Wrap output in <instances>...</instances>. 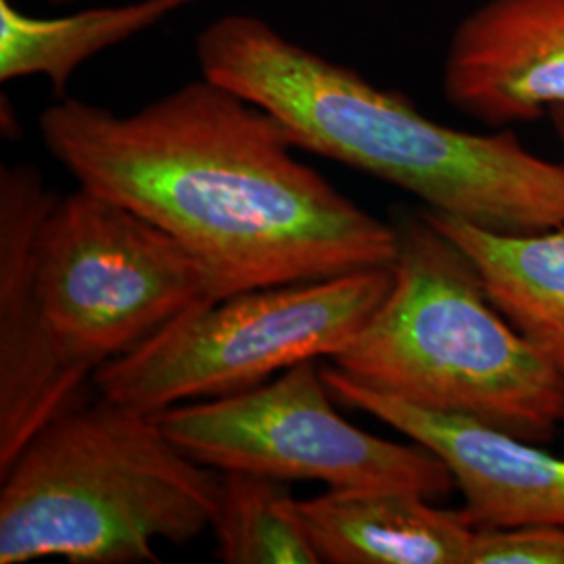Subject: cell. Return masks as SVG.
Returning <instances> with one entry per match:
<instances>
[{
	"mask_svg": "<svg viewBox=\"0 0 564 564\" xmlns=\"http://www.w3.org/2000/svg\"><path fill=\"white\" fill-rule=\"evenodd\" d=\"M39 132L78 186L182 242L218 300L398 258L395 224L302 162L272 113L205 76L130 113L59 97Z\"/></svg>",
	"mask_w": 564,
	"mask_h": 564,
	"instance_id": "6da1fadb",
	"label": "cell"
},
{
	"mask_svg": "<svg viewBox=\"0 0 564 564\" xmlns=\"http://www.w3.org/2000/svg\"><path fill=\"white\" fill-rule=\"evenodd\" d=\"M195 55L202 76L272 113L302 151L387 182L433 214L498 232L564 224V162L531 153L510 130L440 123L247 13L207 23Z\"/></svg>",
	"mask_w": 564,
	"mask_h": 564,
	"instance_id": "7a4b0ae2",
	"label": "cell"
},
{
	"mask_svg": "<svg viewBox=\"0 0 564 564\" xmlns=\"http://www.w3.org/2000/svg\"><path fill=\"white\" fill-rule=\"evenodd\" d=\"M220 487L223 473L184 454L155 414L86 400L0 470V564L160 563L158 542L212 529Z\"/></svg>",
	"mask_w": 564,
	"mask_h": 564,
	"instance_id": "3957f363",
	"label": "cell"
},
{
	"mask_svg": "<svg viewBox=\"0 0 564 564\" xmlns=\"http://www.w3.org/2000/svg\"><path fill=\"white\" fill-rule=\"evenodd\" d=\"M395 226L391 289L333 366L389 398L550 444L564 426L563 377L506 321L475 263L424 212Z\"/></svg>",
	"mask_w": 564,
	"mask_h": 564,
	"instance_id": "277c9868",
	"label": "cell"
},
{
	"mask_svg": "<svg viewBox=\"0 0 564 564\" xmlns=\"http://www.w3.org/2000/svg\"><path fill=\"white\" fill-rule=\"evenodd\" d=\"M391 281L389 265L207 303L102 364L93 387L147 414L241 393L295 364L337 356L379 310Z\"/></svg>",
	"mask_w": 564,
	"mask_h": 564,
	"instance_id": "5b68a950",
	"label": "cell"
},
{
	"mask_svg": "<svg viewBox=\"0 0 564 564\" xmlns=\"http://www.w3.org/2000/svg\"><path fill=\"white\" fill-rule=\"evenodd\" d=\"M44 310L82 362H111L191 310L216 284L182 242L137 212L78 186L48 205L36 242Z\"/></svg>",
	"mask_w": 564,
	"mask_h": 564,
	"instance_id": "8992f818",
	"label": "cell"
},
{
	"mask_svg": "<svg viewBox=\"0 0 564 564\" xmlns=\"http://www.w3.org/2000/svg\"><path fill=\"white\" fill-rule=\"evenodd\" d=\"M316 360L235 395L172 405L155 414L193 460L328 489H398L442 500L456 487L431 449L389 442L347 423Z\"/></svg>",
	"mask_w": 564,
	"mask_h": 564,
	"instance_id": "52a82bcc",
	"label": "cell"
},
{
	"mask_svg": "<svg viewBox=\"0 0 564 564\" xmlns=\"http://www.w3.org/2000/svg\"><path fill=\"white\" fill-rule=\"evenodd\" d=\"M55 197L32 163L0 170V470L67 410L97 368L72 356L42 303L36 242Z\"/></svg>",
	"mask_w": 564,
	"mask_h": 564,
	"instance_id": "ba28073f",
	"label": "cell"
},
{
	"mask_svg": "<svg viewBox=\"0 0 564 564\" xmlns=\"http://www.w3.org/2000/svg\"><path fill=\"white\" fill-rule=\"evenodd\" d=\"M324 383L339 405L366 412L410 442L431 449L463 494L475 529L564 524V458L505 429L424 410L377 393L324 366Z\"/></svg>",
	"mask_w": 564,
	"mask_h": 564,
	"instance_id": "9c48e42d",
	"label": "cell"
},
{
	"mask_svg": "<svg viewBox=\"0 0 564 564\" xmlns=\"http://www.w3.org/2000/svg\"><path fill=\"white\" fill-rule=\"evenodd\" d=\"M445 101L489 128L564 107V0H485L447 42Z\"/></svg>",
	"mask_w": 564,
	"mask_h": 564,
	"instance_id": "30bf717a",
	"label": "cell"
},
{
	"mask_svg": "<svg viewBox=\"0 0 564 564\" xmlns=\"http://www.w3.org/2000/svg\"><path fill=\"white\" fill-rule=\"evenodd\" d=\"M295 512L328 564H466L477 531L463 508L398 489H328Z\"/></svg>",
	"mask_w": 564,
	"mask_h": 564,
	"instance_id": "8fae6325",
	"label": "cell"
},
{
	"mask_svg": "<svg viewBox=\"0 0 564 564\" xmlns=\"http://www.w3.org/2000/svg\"><path fill=\"white\" fill-rule=\"evenodd\" d=\"M423 212L475 263L506 321L564 379V224L498 232Z\"/></svg>",
	"mask_w": 564,
	"mask_h": 564,
	"instance_id": "7c38bea8",
	"label": "cell"
},
{
	"mask_svg": "<svg viewBox=\"0 0 564 564\" xmlns=\"http://www.w3.org/2000/svg\"><path fill=\"white\" fill-rule=\"evenodd\" d=\"M205 0H132L41 18L0 0V82L44 78L65 97L84 63Z\"/></svg>",
	"mask_w": 564,
	"mask_h": 564,
	"instance_id": "4fadbf2b",
	"label": "cell"
},
{
	"mask_svg": "<svg viewBox=\"0 0 564 564\" xmlns=\"http://www.w3.org/2000/svg\"><path fill=\"white\" fill-rule=\"evenodd\" d=\"M216 558L226 564H318L286 481L245 470L223 473L216 517Z\"/></svg>",
	"mask_w": 564,
	"mask_h": 564,
	"instance_id": "5bb4252c",
	"label": "cell"
},
{
	"mask_svg": "<svg viewBox=\"0 0 564 564\" xmlns=\"http://www.w3.org/2000/svg\"><path fill=\"white\" fill-rule=\"evenodd\" d=\"M466 564H564V524L477 529Z\"/></svg>",
	"mask_w": 564,
	"mask_h": 564,
	"instance_id": "9a60e30c",
	"label": "cell"
},
{
	"mask_svg": "<svg viewBox=\"0 0 564 564\" xmlns=\"http://www.w3.org/2000/svg\"><path fill=\"white\" fill-rule=\"evenodd\" d=\"M550 121H552V126H554V130H556L558 141L563 142L564 147V107L554 109V111L550 113Z\"/></svg>",
	"mask_w": 564,
	"mask_h": 564,
	"instance_id": "2e32d148",
	"label": "cell"
},
{
	"mask_svg": "<svg viewBox=\"0 0 564 564\" xmlns=\"http://www.w3.org/2000/svg\"><path fill=\"white\" fill-rule=\"evenodd\" d=\"M72 2H76V0H48L51 7H63V4H72Z\"/></svg>",
	"mask_w": 564,
	"mask_h": 564,
	"instance_id": "e0dca14e",
	"label": "cell"
}]
</instances>
